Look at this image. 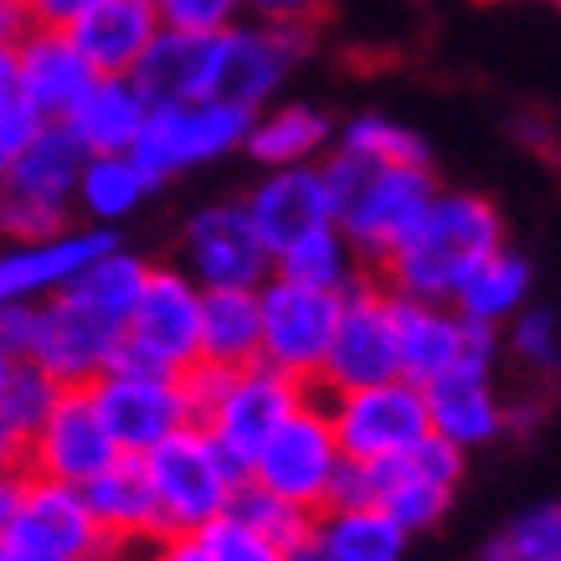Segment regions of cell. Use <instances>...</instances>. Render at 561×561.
Here are the masks:
<instances>
[{"instance_id": "obj_39", "label": "cell", "mask_w": 561, "mask_h": 561, "mask_svg": "<svg viewBox=\"0 0 561 561\" xmlns=\"http://www.w3.org/2000/svg\"><path fill=\"white\" fill-rule=\"evenodd\" d=\"M47 124L51 119L32 103V93L16 83V72L0 62V165H5V160H16V154L26 150Z\"/></svg>"}, {"instance_id": "obj_11", "label": "cell", "mask_w": 561, "mask_h": 561, "mask_svg": "<svg viewBox=\"0 0 561 561\" xmlns=\"http://www.w3.org/2000/svg\"><path fill=\"white\" fill-rule=\"evenodd\" d=\"M103 423L114 427L124 454H154L165 438L196 423V391L181 371H150V366H114L93 381Z\"/></svg>"}, {"instance_id": "obj_27", "label": "cell", "mask_w": 561, "mask_h": 561, "mask_svg": "<svg viewBox=\"0 0 561 561\" xmlns=\"http://www.w3.org/2000/svg\"><path fill=\"white\" fill-rule=\"evenodd\" d=\"M5 171V191L16 196H42V202H68L78 206V181L88 171V145L72 135L68 119H51L42 135L0 165Z\"/></svg>"}, {"instance_id": "obj_7", "label": "cell", "mask_w": 561, "mask_h": 561, "mask_svg": "<svg viewBox=\"0 0 561 561\" xmlns=\"http://www.w3.org/2000/svg\"><path fill=\"white\" fill-rule=\"evenodd\" d=\"M253 108H238V103L221 99H196V103H154L150 124L129 154L150 171L154 186H165L171 175L196 171V165H211L221 154L248 150V135H253Z\"/></svg>"}, {"instance_id": "obj_38", "label": "cell", "mask_w": 561, "mask_h": 561, "mask_svg": "<svg viewBox=\"0 0 561 561\" xmlns=\"http://www.w3.org/2000/svg\"><path fill=\"white\" fill-rule=\"evenodd\" d=\"M511 351L520 366L530 371H561V320L557 309H541V305H526L520 314L511 320Z\"/></svg>"}, {"instance_id": "obj_47", "label": "cell", "mask_w": 561, "mask_h": 561, "mask_svg": "<svg viewBox=\"0 0 561 561\" xmlns=\"http://www.w3.org/2000/svg\"><path fill=\"white\" fill-rule=\"evenodd\" d=\"M541 402L536 397H526V402H511V433H530V427L541 423Z\"/></svg>"}, {"instance_id": "obj_21", "label": "cell", "mask_w": 561, "mask_h": 561, "mask_svg": "<svg viewBox=\"0 0 561 561\" xmlns=\"http://www.w3.org/2000/svg\"><path fill=\"white\" fill-rule=\"evenodd\" d=\"M248 211H253L257 232L268 238L273 257L284 253L289 242L309 238L335 221V191H330V175L324 165H284V171H263L248 196Z\"/></svg>"}, {"instance_id": "obj_26", "label": "cell", "mask_w": 561, "mask_h": 561, "mask_svg": "<svg viewBox=\"0 0 561 561\" xmlns=\"http://www.w3.org/2000/svg\"><path fill=\"white\" fill-rule=\"evenodd\" d=\"M160 32H165V21L154 11V0H103L93 16L72 26V42L83 47V57L99 72L135 78V68L145 62V51L154 47Z\"/></svg>"}, {"instance_id": "obj_51", "label": "cell", "mask_w": 561, "mask_h": 561, "mask_svg": "<svg viewBox=\"0 0 561 561\" xmlns=\"http://www.w3.org/2000/svg\"><path fill=\"white\" fill-rule=\"evenodd\" d=\"M557 5H561V0H557Z\"/></svg>"}, {"instance_id": "obj_44", "label": "cell", "mask_w": 561, "mask_h": 561, "mask_svg": "<svg viewBox=\"0 0 561 561\" xmlns=\"http://www.w3.org/2000/svg\"><path fill=\"white\" fill-rule=\"evenodd\" d=\"M21 16L32 26H57V32H72L83 16H93L103 0H16Z\"/></svg>"}, {"instance_id": "obj_2", "label": "cell", "mask_w": 561, "mask_h": 561, "mask_svg": "<svg viewBox=\"0 0 561 561\" xmlns=\"http://www.w3.org/2000/svg\"><path fill=\"white\" fill-rule=\"evenodd\" d=\"M500 248H505V217L494 211V202H484L474 191H438L423 221L376 273L391 294L454 305L459 289L469 284V273Z\"/></svg>"}, {"instance_id": "obj_31", "label": "cell", "mask_w": 561, "mask_h": 561, "mask_svg": "<svg viewBox=\"0 0 561 561\" xmlns=\"http://www.w3.org/2000/svg\"><path fill=\"white\" fill-rule=\"evenodd\" d=\"M314 541L330 561H402L412 530L397 526L381 505H351V511H320Z\"/></svg>"}, {"instance_id": "obj_42", "label": "cell", "mask_w": 561, "mask_h": 561, "mask_svg": "<svg viewBox=\"0 0 561 561\" xmlns=\"http://www.w3.org/2000/svg\"><path fill=\"white\" fill-rule=\"evenodd\" d=\"M154 11L175 32H206L217 36L248 16V0H154Z\"/></svg>"}, {"instance_id": "obj_43", "label": "cell", "mask_w": 561, "mask_h": 561, "mask_svg": "<svg viewBox=\"0 0 561 561\" xmlns=\"http://www.w3.org/2000/svg\"><path fill=\"white\" fill-rule=\"evenodd\" d=\"M330 0H248V16L253 21H273V26H320Z\"/></svg>"}, {"instance_id": "obj_36", "label": "cell", "mask_w": 561, "mask_h": 561, "mask_svg": "<svg viewBox=\"0 0 561 561\" xmlns=\"http://www.w3.org/2000/svg\"><path fill=\"white\" fill-rule=\"evenodd\" d=\"M227 515H238V520H248V526H257L263 536H273L278 546H305L314 541V520L320 515L305 511V505H294V500H284V494H273L263 490L257 479H242L238 484V500H232V511Z\"/></svg>"}, {"instance_id": "obj_29", "label": "cell", "mask_w": 561, "mask_h": 561, "mask_svg": "<svg viewBox=\"0 0 561 561\" xmlns=\"http://www.w3.org/2000/svg\"><path fill=\"white\" fill-rule=\"evenodd\" d=\"M263 360V289H206L202 366L242 371Z\"/></svg>"}, {"instance_id": "obj_13", "label": "cell", "mask_w": 561, "mask_h": 561, "mask_svg": "<svg viewBox=\"0 0 561 561\" xmlns=\"http://www.w3.org/2000/svg\"><path fill=\"white\" fill-rule=\"evenodd\" d=\"M181 268L202 284V289H263L278 257L268 238L257 232L248 202H217L202 206L181 232Z\"/></svg>"}, {"instance_id": "obj_9", "label": "cell", "mask_w": 561, "mask_h": 561, "mask_svg": "<svg viewBox=\"0 0 561 561\" xmlns=\"http://www.w3.org/2000/svg\"><path fill=\"white\" fill-rule=\"evenodd\" d=\"M330 423L341 433L345 459L381 463L402 459L433 433V412H427V387L397 376V381H376L356 391H320Z\"/></svg>"}, {"instance_id": "obj_34", "label": "cell", "mask_w": 561, "mask_h": 561, "mask_svg": "<svg viewBox=\"0 0 561 561\" xmlns=\"http://www.w3.org/2000/svg\"><path fill=\"white\" fill-rule=\"evenodd\" d=\"M530 305V263L511 248H500L469 273V284L459 289L454 309H459L463 320H479V324H500L515 320L520 309Z\"/></svg>"}, {"instance_id": "obj_14", "label": "cell", "mask_w": 561, "mask_h": 561, "mask_svg": "<svg viewBox=\"0 0 561 561\" xmlns=\"http://www.w3.org/2000/svg\"><path fill=\"white\" fill-rule=\"evenodd\" d=\"M397 305V341H402V376L417 387H433L438 376L459 371V366H484L494 371V351H500V330L479 320H463L454 305L438 299H408L391 294Z\"/></svg>"}, {"instance_id": "obj_12", "label": "cell", "mask_w": 561, "mask_h": 561, "mask_svg": "<svg viewBox=\"0 0 561 561\" xmlns=\"http://www.w3.org/2000/svg\"><path fill=\"white\" fill-rule=\"evenodd\" d=\"M341 314H345V294L309 289V284H294L284 273H273L263 284V360L320 391Z\"/></svg>"}, {"instance_id": "obj_10", "label": "cell", "mask_w": 561, "mask_h": 561, "mask_svg": "<svg viewBox=\"0 0 561 561\" xmlns=\"http://www.w3.org/2000/svg\"><path fill=\"white\" fill-rule=\"evenodd\" d=\"M202 309L206 289L186 268H154L114 366H150V371L191 376L202 366Z\"/></svg>"}, {"instance_id": "obj_46", "label": "cell", "mask_w": 561, "mask_h": 561, "mask_svg": "<svg viewBox=\"0 0 561 561\" xmlns=\"http://www.w3.org/2000/svg\"><path fill=\"white\" fill-rule=\"evenodd\" d=\"M145 561H217V551L206 546L202 530H171L145 551Z\"/></svg>"}, {"instance_id": "obj_1", "label": "cell", "mask_w": 561, "mask_h": 561, "mask_svg": "<svg viewBox=\"0 0 561 561\" xmlns=\"http://www.w3.org/2000/svg\"><path fill=\"white\" fill-rule=\"evenodd\" d=\"M150 273L154 263H145L129 248H114L57 299L5 305L0 309V356L42 360L57 381L93 387L103 371H114Z\"/></svg>"}, {"instance_id": "obj_15", "label": "cell", "mask_w": 561, "mask_h": 561, "mask_svg": "<svg viewBox=\"0 0 561 561\" xmlns=\"http://www.w3.org/2000/svg\"><path fill=\"white\" fill-rule=\"evenodd\" d=\"M402 376V341H397V305L387 284H356L345 294V314L324 360L320 391H356Z\"/></svg>"}, {"instance_id": "obj_6", "label": "cell", "mask_w": 561, "mask_h": 561, "mask_svg": "<svg viewBox=\"0 0 561 561\" xmlns=\"http://www.w3.org/2000/svg\"><path fill=\"white\" fill-rule=\"evenodd\" d=\"M145 469H150L154 500L165 515V536L171 530H206L211 520H221L238 500V484L248 479L202 423L181 427L154 454H145Z\"/></svg>"}, {"instance_id": "obj_20", "label": "cell", "mask_w": 561, "mask_h": 561, "mask_svg": "<svg viewBox=\"0 0 561 561\" xmlns=\"http://www.w3.org/2000/svg\"><path fill=\"white\" fill-rule=\"evenodd\" d=\"M0 62L16 72V83L32 93V103L47 119H68L72 103L83 99L99 68L83 57V47L72 42V32L57 26H26L0 47Z\"/></svg>"}, {"instance_id": "obj_23", "label": "cell", "mask_w": 561, "mask_h": 561, "mask_svg": "<svg viewBox=\"0 0 561 561\" xmlns=\"http://www.w3.org/2000/svg\"><path fill=\"white\" fill-rule=\"evenodd\" d=\"M135 83L150 93V103H196L217 99L221 83V32H165L154 36V47L145 51V62L135 68Z\"/></svg>"}, {"instance_id": "obj_8", "label": "cell", "mask_w": 561, "mask_h": 561, "mask_svg": "<svg viewBox=\"0 0 561 561\" xmlns=\"http://www.w3.org/2000/svg\"><path fill=\"white\" fill-rule=\"evenodd\" d=\"M341 463H345V448H341L335 423H330V408H324L320 391H309L305 402L284 417V427L268 438V448L257 454L248 479H257L263 490L284 494V500L320 515L330 505Z\"/></svg>"}, {"instance_id": "obj_40", "label": "cell", "mask_w": 561, "mask_h": 561, "mask_svg": "<svg viewBox=\"0 0 561 561\" xmlns=\"http://www.w3.org/2000/svg\"><path fill=\"white\" fill-rule=\"evenodd\" d=\"M72 211H78V206H68V202H42V196H16V191H5V202H0V227H5L11 242H42V238L68 232Z\"/></svg>"}, {"instance_id": "obj_28", "label": "cell", "mask_w": 561, "mask_h": 561, "mask_svg": "<svg viewBox=\"0 0 561 561\" xmlns=\"http://www.w3.org/2000/svg\"><path fill=\"white\" fill-rule=\"evenodd\" d=\"M62 391H68V381H57L42 360L0 356V448L11 463L26 459V448L57 412Z\"/></svg>"}, {"instance_id": "obj_37", "label": "cell", "mask_w": 561, "mask_h": 561, "mask_svg": "<svg viewBox=\"0 0 561 561\" xmlns=\"http://www.w3.org/2000/svg\"><path fill=\"white\" fill-rule=\"evenodd\" d=\"M335 145L366 154V160H387V165H433L427 139L417 135V129H408V124L387 119V114H356V119L341 129Z\"/></svg>"}, {"instance_id": "obj_25", "label": "cell", "mask_w": 561, "mask_h": 561, "mask_svg": "<svg viewBox=\"0 0 561 561\" xmlns=\"http://www.w3.org/2000/svg\"><path fill=\"white\" fill-rule=\"evenodd\" d=\"M150 114H154V103L135 78L99 72L93 88L72 103L68 124H72V135L88 145V154H129L139 145V135H145Z\"/></svg>"}, {"instance_id": "obj_3", "label": "cell", "mask_w": 561, "mask_h": 561, "mask_svg": "<svg viewBox=\"0 0 561 561\" xmlns=\"http://www.w3.org/2000/svg\"><path fill=\"white\" fill-rule=\"evenodd\" d=\"M320 165L335 191V221L371 268H381L402 248V238L423 221V211L438 196L433 165H387V160H366L341 145Z\"/></svg>"}, {"instance_id": "obj_22", "label": "cell", "mask_w": 561, "mask_h": 561, "mask_svg": "<svg viewBox=\"0 0 561 561\" xmlns=\"http://www.w3.org/2000/svg\"><path fill=\"white\" fill-rule=\"evenodd\" d=\"M83 494H88V511L99 515L103 536L114 541L119 557L124 551H150L165 536V515H160V500H154L150 469L135 454H124L99 479H88Z\"/></svg>"}, {"instance_id": "obj_49", "label": "cell", "mask_w": 561, "mask_h": 561, "mask_svg": "<svg viewBox=\"0 0 561 561\" xmlns=\"http://www.w3.org/2000/svg\"><path fill=\"white\" fill-rule=\"evenodd\" d=\"M93 561H119V557H93Z\"/></svg>"}, {"instance_id": "obj_41", "label": "cell", "mask_w": 561, "mask_h": 561, "mask_svg": "<svg viewBox=\"0 0 561 561\" xmlns=\"http://www.w3.org/2000/svg\"><path fill=\"white\" fill-rule=\"evenodd\" d=\"M202 536H206V546L217 551V561H289V546H278L273 536H263V530L238 520V515L211 520Z\"/></svg>"}, {"instance_id": "obj_30", "label": "cell", "mask_w": 561, "mask_h": 561, "mask_svg": "<svg viewBox=\"0 0 561 561\" xmlns=\"http://www.w3.org/2000/svg\"><path fill=\"white\" fill-rule=\"evenodd\" d=\"M335 124L324 119L320 108L309 103H278L268 114L253 119L248 135V154H253L263 171H284V165H320L324 150L335 145Z\"/></svg>"}, {"instance_id": "obj_32", "label": "cell", "mask_w": 561, "mask_h": 561, "mask_svg": "<svg viewBox=\"0 0 561 561\" xmlns=\"http://www.w3.org/2000/svg\"><path fill=\"white\" fill-rule=\"evenodd\" d=\"M366 257L351 238H345L341 221H330L320 232H309V238L289 242L284 253H278V273L294 278V284H309V289H330V294H351L356 284H366Z\"/></svg>"}, {"instance_id": "obj_18", "label": "cell", "mask_w": 561, "mask_h": 561, "mask_svg": "<svg viewBox=\"0 0 561 561\" xmlns=\"http://www.w3.org/2000/svg\"><path fill=\"white\" fill-rule=\"evenodd\" d=\"M314 47L309 26H273V21H238L221 32V83L217 99L263 114V103L294 72V62Z\"/></svg>"}, {"instance_id": "obj_45", "label": "cell", "mask_w": 561, "mask_h": 561, "mask_svg": "<svg viewBox=\"0 0 561 561\" xmlns=\"http://www.w3.org/2000/svg\"><path fill=\"white\" fill-rule=\"evenodd\" d=\"M351 505H376L371 463H360V459L341 463V474H335V490H330V505H324V511H351Z\"/></svg>"}, {"instance_id": "obj_5", "label": "cell", "mask_w": 561, "mask_h": 561, "mask_svg": "<svg viewBox=\"0 0 561 561\" xmlns=\"http://www.w3.org/2000/svg\"><path fill=\"white\" fill-rule=\"evenodd\" d=\"M191 391H196V423L217 438V448L238 463L242 474H253L257 454L268 448V438L284 427V417L314 387L294 381L289 371H278L268 360H257V366H242V371L196 366Z\"/></svg>"}, {"instance_id": "obj_17", "label": "cell", "mask_w": 561, "mask_h": 561, "mask_svg": "<svg viewBox=\"0 0 561 561\" xmlns=\"http://www.w3.org/2000/svg\"><path fill=\"white\" fill-rule=\"evenodd\" d=\"M119 459H124V448L114 438V427L103 423V408H99V397H93V387H68L21 463L36 469V474L62 479V484L83 490L88 479H99L108 463H119Z\"/></svg>"}, {"instance_id": "obj_4", "label": "cell", "mask_w": 561, "mask_h": 561, "mask_svg": "<svg viewBox=\"0 0 561 561\" xmlns=\"http://www.w3.org/2000/svg\"><path fill=\"white\" fill-rule=\"evenodd\" d=\"M119 557L78 484L11 463L0 484V561H93Z\"/></svg>"}, {"instance_id": "obj_50", "label": "cell", "mask_w": 561, "mask_h": 561, "mask_svg": "<svg viewBox=\"0 0 561 561\" xmlns=\"http://www.w3.org/2000/svg\"><path fill=\"white\" fill-rule=\"evenodd\" d=\"M139 561H145V557H139Z\"/></svg>"}, {"instance_id": "obj_16", "label": "cell", "mask_w": 561, "mask_h": 561, "mask_svg": "<svg viewBox=\"0 0 561 561\" xmlns=\"http://www.w3.org/2000/svg\"><path fill=\"white\" fill-rule=\"evenodd\" d=\"M459 479H463V448L438 438V433H427L402 459L371 463L376 505H381L397 526H408L412 536H417V530H433L443 515H448Z\"/></svg>"}, {"instance_id": "obj_19", "label": "cell", "mask_w": 561, "mask_h": 561, "mask_svg": "<svg viewBox=\"0 0 561 561\" xmlns=\"http://www.w3.org/2000/svg\"><path fill=\"white\" fill-rule=\"evenodd\" d=\"M119 248L114 227H68L57 238L42 242H11L0 257V299L5 305H42L57 299L62 289H72L99 257H108Z\"/></svg>"}, {"instance_id": "obj_48", "label": "cell", "mask_w": 561, "mask_h": 561, "mask_svg": "<svg viewBox=\"0 0 561 561\" xmlns=\"http://www.w3.org/2000/svg\"><path fill=\"white\" fill-rule=\"evenodd\" d=\"M289 561H330V557L320 551V541H305V546H294L289 551Z\"/></svg>"}, {"instance_id": "obj_35", "label": "cell", "mask_w": 561, "mask_h": 561, "mask_svg": "<svg viewBox=\"0 0 561 561\" xmlns=\"http://www.w3.org/2000/svg\"><path fill=\"white\" fill-rule=\"evenodd\" d=\"M474 561H561V500L530 505L479 546Z\"/></svg>"}, {"instance_id": "obj_24", "label": "cell", "mask_w": 561, "mask_h": 561, "mask_svg": "<svg viewBox=\"0 0 561 561\" xmlns=\"http://www.w3.org/2000/svg\"><path fill=\"white\" fill-rule=\"evenodd\" d=\"M427 412H433V433L459 443L463 454L511 433V408L500 402L484 366H459V371L438 376L427 387Z\"/></svg>"}, {"instance_id": "obj_33", "label": "cell", "mask_w": 561, "mask_h": 561, "mask_svg": "<svg viewBox=\"0 0 561 561\" xmlns=\"http://www.w3.org/2000/svg\"><path fill=\"white\" fill-rule=\"evenodd\" d=\"M150 191L160 186L135 154H88V171L78 181V211L93 227H114V221L135 217L139 206L150 202Z\"/></svg>"}]
</instances>
